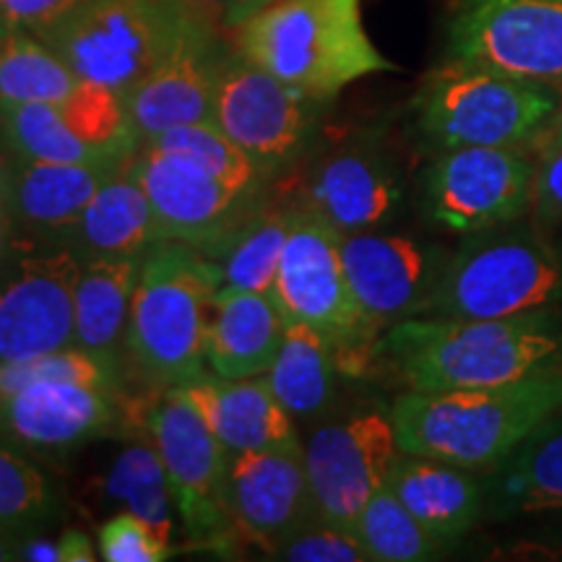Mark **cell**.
<instances>
[{"label": "cell", "instance_id": "42", "mask_svg": "<svg viewBox=\"0 0 562 562\" xmlns=\"http://www.w3.org/2000/svg\"><path fill=\"white\" fill-rule=\"evenodd\" d=\"M63 547V562H94L100 558V547L89 539V533L83 531H63L60 537Z\"/></svg>", "mask_w": 562, "mask_h": 562}, {"label": "cell", "instance_id": "34", "mask_svg": "<svg viewBox=\"0 0 562 562\" xmlns=\"http://www.w3.org/2000/svg\"><path fill=\"white\" fill-rule=\"evenodd\" d=\"M144 144L154 146V149L167 154V157L199 167L201 172L227 182L235 191L266 193L271 188L261 178V172L256 170V165L232 144L227 133L214 121L178 125V128L165 131L161 136L144 140Z\"/></svg>", "mask_w": 562, "mask_h": 562}, {"label": "cell", "instance_id": "24", "mask_svg": "<svg viewBox=\"0 0 562 562\" xmlns=\"http://www.w3.org/2000/svg\"><path fill=\"white\" fill-rule=\"evenodd\" d=\"M286 318L273 292L220 290L206 334V368L216 375H266L284 339Z\"/></svg>", "mask_w": 562, "mask_h": 562}, {"label": "cell", "instance_id": "33", "mask_svg": "<svg viewBox=\"0 0 562 562\" xmlns=\"http://www.w3.org/2000/svg\"><path fill=\"white\" fill-rule=\"evenodd\" d=\"M351 531L370 554V562H427L446 550L393 495L389 484L362 505Z\"/></svg>", "mask_w": 562, "mask_h": 562}, {"label": "cell", "instance_id": "41", "mask_svg": "<svg viewBox=\"0 0 562 562\" xmlns=\"http://www.w3.org/2000/svg\"><path fill=\"white\" fill-rule=\"evenodd\" d=\"M203 3H209L211 9L220 13L224 30H229V26L240 24L243 19H248L250 13L273 3V0H203Z\"/></svg>", "mask_w": 562, "mask_h": 562}, {"label": "cell", "instance_id": "26", "mask_svg": "<svg viewBox=\"0 0 562 562\" xmlns=\"http://www.w3.org/2000/svg\"><path fill=\"white\" fill-rule=\"evenodd\" d=\"M547 510H562V412L484 476V516L505 521Z\"/></svg>", "mask_w": 562, "mask_h": 562}, {"label": "cell", "instance_id": "40", "mask_svg": "<svg viewBox=\"0 0 562 562\" xmlns=\"http://www.w3.org/2000/svg\"><path fill=\"white\" fill-rule=\"evenodd\" d=\"M19 560L30 562H63L60 539H50L45 533H32L19 542Z\"/></svg>", "mask_w": 562, "mask_h": 562}, {"label": "cell", "instance_id": "23", "mask_svg": "<svg viewBox=\"0 0 562 562\" xmlns=\"http://www.w3.org/2000/svg\"><path fill=\"white\" fill-rule=\"evenodd\" d=\"M385 484L446 550L484 516V480L453 463L402 451Z\"/></svg>", "mask_w": 562, "mask_h": 562}, {"label": "cell", "instance_id": "39", "mask_svg": "<svg viewBox=\"0 0 562 562\" xmlns=\"http://www.w3.org/2000/svg\"><path fill=\"white\" fill-rule=\"evenodd\" d=\"M81 3L83 0H0V21L40 34Z\"/></svg>", "mask_w": 562, "mask_h": 562}, {"label": "cell", "instance_id": "43", "mask_svg": "<svg viewBox=\"0 0 562 562\" xmlns=\"http://www.w3.org/2000/svg\"><path fill=\"white\" fill-rule=\"evenodd\" d=\"M562 140V87L558 89V108H554L550 123L544 125L542 133L533 138L531 149H539V146H550V144H560Z\"/></svg>", "mask_w": 562, "mask_h": 562}, {"label": "cell", "instance_id": "17", "mask_svg": "<svg viewBox=\"0 0 562 562\" xmlns=\"http://www.w3.org/2000/svg\"><path fill=\"white\" fill-rule=\"evenodd\" d=\"M341 263L362 315L383 336L427 313L448 252L417 237L370 229L341 237Z\"/></svg>", "mask_w": 562, "mask_h": 562}, {"label": "cell", "instance_id": "36", "mask_svg": "<svg viewBox=\"0 0 562 562\" xmlns=\"http://www.w3.org/2000/svg\"><path fill=\"white\" fill-rule=\"evenodd\" d=\"M269 558L286 562H370V554L364 552L355 531L318 518L281 539Z\"/></svg>", "mask_w": 562, "mask_h": 562}, {"label": "cell", "instance_id": "15", "mask_svg": "<svg viewBox=\"0 0 562 562\" xmlns=\"http://www.w3.org/2000/svg\"><path fill=\"white\" fill-rule=\"evenodd\" d=\"M398 453L391 412H357L315 427L302 442L315 518L351 529L362 505L385 487Z\"/></svg>", "mask_w": 562, "mask_h": 562}, {"label": "cell", "instance_id": "27", "mask_svg": "<svg viewBox=\"0 0 562 562\" xmlns=\"http://www.w3.org/2000/svg\"><path fill=\"white\" fill-rule=\"evenodd\" d=\"M140 261L144 258L81 261L74 290V347L123 364V344Z\"/></svg>", "mask_w": 562, "mask_h": 562}, {"label": "cell", "instance_id": "3", "mask_svg": "<svg viewBox=\"0 0 562 562\" xmlns=\"http://www.w3.org/2000/svg\"><path fill=\"white\" fill-rule=\"evenodd\" d=\"M222 269L180 240H159L140 261L123 364L149 393L188 385L206 372V334Z\"/></svg>", "mask_w": 562, "mask_h": 562}, {"label": "cell", "instance_id": "32", "mask_svg": "<svg viewBox=\"0 0 562 562\" xmlns=\"http://www.w3.org/2000/svg\"><path fill=\"white\" fill-rule=\"evenodd\" d=\"M60 518L58 490L32 453L0 438V529L24 539Z\"/></svg>", "mask_w": 562, "mask_h": 562}, {"label": "cell", "instance_id": "25", "mask_svg": "<svg viewBox=\"0 0 562 562\" xmlns=\"http://www.w3.org/2000/svg\"><path fill=\"white\" fill-rule=\"evenodd\" d=\"M159 240L149 195L125 161L91 195L63 245L87 261V258H144Z\"/></svg>", "mask_w": 562, "mask_h": 562}, {"label": "cell", "instance_id": "19", "mask_svg": "<svg viewBox=\"0 0 562 562\" xmlns=\"http://www.w3.org/2000/svg\"><path fill=\"white\" fill-rule=\"evenodd\" d=\"M224 497L240 537L263 547L266 552L315 521L302 442L232 453Z\"/></svg>", "mask_w": 562, "mask_h": 562}, {"label": "cell", "instance_id": "20", "mask_svg": "<svg viewBox=\"0 0 562 562\" xmlns=\"http://www.w3.org/2000/svg\"><path fill=\"white\" fill-rule=\"evenodd\" d=\"M227 53L220 30H211L182 45L125 97L140 144L178 125L211 121L216 79Z\"/></svg>", "mask_w": 562, "mask_h": 562}, {"label": "cell", "instance_id": "8", "mask_svg": "<svg viewBox=\"0 0 562 562\" xmlns=\"http://www.w3.org/2000/svg\"><path fill=\"white\" fill-rule=\"evenodd\" d=\"M271 292L286 321L305 323L328 341L344 378H362L378 364L381 334L349 290L341 235L300 203Z\"/></svg>", "mask_w": 562, "mask_h": 562}, {"label": "cell", "instance_id": "7", "mask_svg": "<svg viewBox=\"0 0 562 562\" xmlns=\"http://www.w3.org/2000/svg\"><path fill=\"white\" fill-rule=\"evenodd\" d=\"M562 302V248L531 227L482 232L448 256L425 315L516 318Z\"/></svg>", "mask_w": 562, "mask_h": 562}, {"label": "cell", "instance_id": "5", "mask_svg": "<svg viewBox=\"0 0 562 562\" xmlns=\"http://www.w3.org/2000/svg\"><path fill=\"white\" fill-rule=\"evenodd\" d=\"M220 26L203 0H83L37 37L83 81L128 97L182 45Z\"/></svg>", "mask_w": 562, "mask_h": 562}, {"label": "cell", "instance_id": "44", "mask_svg": "<svg viewBox=\"0 0 562 562\" xmlns=\"http://www.w3.org/2000/svg\"><path fill=\"white\" fill-rule=\"evenodd\" d=\"M9 560H19V539L5 529H0V562Z\"/></svg>", "mask_w": 562, "mask_h": 562}, {"label": "cell", "instance_id": "2", "mask_svg": "<svg viewBox=\"0 0 562 562\" xmlns=\"http://www.w3.org/2000/svg\"><path fill=\"white\" fill-rule=\"evenodd\" d=\"M389 412L404 453L487 474L562 412V368L487 389L404 391Z\"/></svg>", "mask_w": 562, "mask_h": 562}, {"label": "cell", "instance_id": "13", "mask_svg": "<svg viewBox=\"0 0 562 562\" xmlns=\"http://www.w3.org/2000/svg\"><path fill=\"white\" fill-rule=\"evenodd\" d=\"M446 58L562 87V0H453Z\"/></svg>", "mask_w": 562, "mask_h": 562}, {"label": "cell", "instance_id": "6", "mask_svg": "<svg viewBox=\"0 0 562 562\" xmlns=\"http://www.w3.org/2000/svg\"><path fill=\"white\" fill-rule=\"evenodd\" d=\"M558 108V89L446 58L419 83L412 115L435 151L531 146Z\"/></svg>", "mask_w": 562, "mask_h": 562}, {"label": "cell", "instance_id": "37", "mask_svg": "<svg viewBox=\"0 0 562 562\" xmlns=\"http://www.w3.org/2000/svg\"><path fill=\"white\" fill-rule=\"evenodd\" d=\"M100 558L108 562H161L172 558L175 547L151 524L125 510L100 529Z\"/></svg>", "mask_w": 562, "mask_h": 562}, {"label": "cell", "instance_id": "11", "mask_svg": "<svg viewBox=\"0 0 562 562\" xmlns=\"http://www.w3.org/2000/svg\"><path fill=\"white\" fill-rule=\"evenodd\" d=\"M81 258L68 245H0V364L74 347V290Z\"/></svg>", "mask_w": 562, "mask_h": 562}, {"label": "cell", "instance_id": "9", "mask_svg": "<svg viewBox=\"0 0 562 562\" xmlns=\"http://www.w3.org/2000/svg\"><path fill=\"white\" fill-rule=\"evenodd\" d=\"M140 425L165 463L175 513L188 542L220 554L235 550L240 531L232 524L224 497L229 453L191 393L182 385L149 393L140 402Z\"/></svg>", "mask_w": 562, "mask_h": 562}, {"label": "cell", "instance_id": "21", "mask_svg": "<svg viewBox=\"0 0 562 562\" xmlns=\"http://www.w3.org/2000/svg\"><path fill=\"white\" fill-rule=\"evenodd\" d=\"M125 161L21 159L5 175L3 199L16 227L66 243L81 211Z\"/></svg>", "mask_w": 562, "mask_h": 562}, {"label": "cell", "instance_id": "29", "mask_svg": "<svg viewBox=\"0 0 562 562\" xmlns=\"http://www.w3.org/2000/svg\"><path fill=\"white\" fill-rule=\"evenodd\" d=\"M83 79L37 34L0 21V104L63 102Z\"/></svg>", "mask_w": 562, "mask_h": 562}, {"label": "cell", "instance_id": "18", "mask_svg": "<svg viewBox=\"0 0 562 562\" xmlns=\"http://www.w3.org/2000/svg\"><path fill=\"white\" fill-rule=\"evenodd\" d=\"M294 201L347 237L391 224L402 214L406 191L396 159L375 138L360 136L318 154Z\"/></svg>", "mask_w": 562, "mask_h": 562}, {"label": "cell", "instance_id": "31", "mask_svg": "<svg viewBox=\"0 0 562 562\" xmlns=\"http://www.w3.org/2000/svg\"><path fill=\"white\" fill-rule=\"evenodd\" d=\"M0 133L21 159L37 161H128L83 138L58 102L0 104Z\"/></svg>", "mask_w": 562, "mask_h": 562}, {"label": "cell", "instance_id": "1", "mask_svg": "<svg viewBox=\"0 0 562 562\" xmlns=\"http://www.w3.org/2000/svg\"><path fill=\"white\" fill-rule=\"evenodd\" d=\"M378 362L406 391L487 389L562 368V315L542 311L516 318L417 315L378 341Z\"/></svg>", "mask_w": 562, "mask_h": 562}, {"label": "cell", "instance_id": "38", "mask_svg": "<svg viewBox=\"0 0 562 562\" xmlns=\"http://www.w3.org/2000/svg\"><path fill=\"white\" fill-rule=\"evenodd\" d=\"M537 170L531 188V216L539 227L562 222V140L533 149Z\"/></svg>", "mask_w": 562, "mask_h": 562}, {"label": "cell", "instance_id": "45", "mask_svg": "<svg viewBox=\"0 0 562 562\" xmlns=\"http://www.w3.org/2000/svg\"><path fill=\"white\" fill-rule=\"evenodd\" d=\"M554 558H560V560H562V544L554 547Z\"/></svg>", "mask_w": 562, "mask_h": 562}, {"label": "cell", "instance_id": "28", "mask_svg": "<svg viewBox=\"0 0 562 562\" xmlns=\"http://www.w3.org/2000/svg\"><path fill=\"white\" fill-rule=\"evenodd\" d=\"M339 378L344 372L328 341L305 323L286 321L284 339L277 360L266 372V381L294 422L323 417L331 409L339 393Z\"/></svg>", "mask_w": 562, "mask_h": 562}, {"label": "cell", "instance_id": "22", "mask_svg": "<svg viewBox=\"0 0 562 562\" xmlns=\"http://www.w3.org/2000/svg\"><path fill=\"white\" fill-rule=\"evenodd\" d=\"M182 389L191 393L229 456L300 446L294 417L281 406L266 375L229 381L216 372H203L199 381Z\"/></svg>", "mask_w": 562, "mask_h": 562}, {"label": "cell", "instance_id": "35", "mask_svg": "<svg viewBox=\"0 0 562 562\" xmlns=\"http://www.w3.org/2000/svg\"><path fill=\"white\" fill-rule=\"evenodd\" d=\"M104 492L112 501L123 503L131 513L144 518L146 524H151L154 531L161 533L167 542H172V487L167 480L165 463L151 442H136L117 456L108 480H104Z\"/></svg>", "mask_w": 562, "mask_h": 562}, {"label": "cell", "instance_id": "30", "mask_svg": "<svg viewBox=\"0 0 562 562\" xmlns=\"http://www.w3.org/2000/svg\"><path fill=\"white\" fill-rule=\"evenodd\" d=\"M297 214L294 199H266L263 206L250 216V222L237 232L220 258L222 290L271 292L281 252L290 240V229Z\"/></svg>", "mask_w": 562, "mask_h": 562}, {"label": "cell", "instance_id": "12", "mask_svg": "<svg viewBox=\"0 0 562 562\" xmlns=\"http://www.w3.org/2000/svg\"><path fill=\"white\" fill-rule=\"evenodd\" d=\"M537 157L531 146L438 151L422 175V209L435 227L472 237L531 214Z\"/></svg>", "mask_w": 562, "mask_h": 562}, {"label": "cell", "instance_id": "16", "mask_svg": "<svg viewBox=\"0 0 562 562\" xmlns=\"http://www.w3.org/2000/svg\"><path fill=\"white\" fill-rule=\"evenodd\" d=\"M128 393L68 378H42L0 393V438L34 459H63L91 440L123 435Z\"/></svg>", "mask_w": 562, "mask_h": 562}, {"label": "cell", "instance_id": "14", "mask_svg": "<svg viewBox=\"0 0 562 562\" xmlns=\"http://www.w3.org/2000/svg\"><path fill=\"white\" fill-rule=\"evenodd\" d=\"M128 170L149 195L161 240L188 243L211 258L222 256L269 199V191H235L227 182L188 161L167 157L149 144L138 146L128 159Z\"/></svg>", "mask_w": 562, "mask_h": 562}, {"label": "cell", "instance_id": "4", "mask_svg": "<svg viewBox=\"0 0 562 562\" xmlns=\"http://www.w3.org/2000/svg\"><path fill=\"white\" fill-rule=\"evenodd\" d=\"M229 37L243 58L326 102L396 70L364 30L362 0H273L229 26Z\"/></svg>", "mask_w": 562, "mask_h": 562}, {"label": "cell", "instance_id": "10", "mask_svg": "<svg viewBox=\"0 0 562 562\" xmlns=\"http://www.w3.org/2000/svg\"><path fill=\"white\" fill-rule=\"evenodd\" d=\"M326 104V100L290 87L229 47L216 79L211 121L227 133L271 186L311 157Z\"/></svg>", "mask_w": 562, "mask_h": 562}]
</instances>
